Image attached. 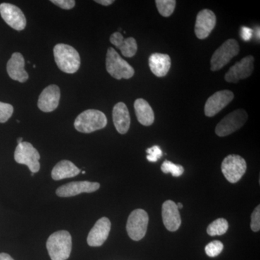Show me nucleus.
<instances>
[{"mask_svg": "<svg viewBox=\"0 0 260 260\" xmlns=\"http://www.w3.org/2000/svg\"><path fill=\"white\" fill-rule=\"evenodd\" d=\"M54 55L58 68L64 73L73 74L79 70V53L71 46L64 44H56L54 48Z\"/></svg>", "mask_w": 260, "mask_h": 260, "instance_id": "f257e3e1", "label": "nucleus"}, {"mask_svg": "<svg viewBox=\"0 0 260 260\" xmlns=\"http://www.w3.org/2000/svg\"><path fill=\"white\" fill-rule=\"evenodd\" d=\"M47 248L51 260H67L72 251V237L67 231L51 234L47 242Z\"/></svg>", "mask_w": 260, "mask_h": 260, "instance_id": "f03ea898", "label": "nucleus"}, {"mask_svg": "<svg viewBox=\"0 0 260 260\" xmlns=\"http://www.w3.org/2000/svg\"><path fill=\"white\" fill-rule=\"evenodd\" d=\"M75 128L82 133H91L104 129L107 125V118L102 112L88 109L75 119Z\"/></svg>", "mask_w": 260, "mask_h": 260, "instance_id": "7ed1b4c3", "label": "nucleus"}, {"mask_svg": "<svg viewBox=\"0 0 260 260\" xmlns=\"http://www.w3.org/2000/svg\"><path fill=\"white\" fill-rule=\"evenodd\" d=\"M106 68L109 74L116 80L129 79L135 74L133 67L123 59L113 48L108 49Z\"/></svg>", "mask_w": 260, "mask_h": 260, "instance_id": "20e7f679", "label": "nucleus"}, {"mask_svg": "<svg viewBox=\"0 0 260 260\" xmlns=\"http://www.w3.org/2000/svg\"><path fill=\"white\" fill-rule=\"evenodd\" d=\"M239 53V43L235 39H229L214 52L210 59V70L215 72L222 69Z\"/></svg>", "mask_w": 260, "mask_h": 260, "instance_id": "39448f33", "label": "nucleus"}, {"mask_svg": "<svg viewBox=\"0 0 260 260\" xmlns=\"http://www.w3.org/2000/svg\"><path fill=\"white\" fill-rule=\"evenodd\" d=\"M149 218L144 210L137 209L130 213L126 223V232L133 241L141 240L145 237L148 229Z\"/></svg>", "mask_w": 260, "mask_h": 260, "instance_id": "423d86ee", "label": "nucleus"}, {"mask_svg": "<svg viewBox=\"0 0 260 260\" xmlns=\"http://www.w3.org/2000/svg\"><path fill=\"white\" fill-rule=\"evenodd\" d=\"M14 158L18 164L27 166L31 173L36 174L40 170V154L28 142H23L15 149Z\"/></svg>", "mask_w": 260, "mask_h": 260, "instance_id": "0eeeda50", "label": "nucleus"}, {"mask_svg": "<svg viewBox=\"0 0 260 260\" xmlns=\"http://www.w3.org/2000/svg\"><path fill=\"white\" fill-rule=\"evenodd\" d=\"M247 113L244 109H237L228 114L217 124L215 134L225 137L242 128L247 121Z\"/></svg>", "mask_w": 260, "mask_h": 260, "instance_id": "6e6552de", "label": "nucleus"}, {"mask_svg": "<svg viewBox=\"0 0 260 260\" xmlns=\"http://www.w3.org/2000/svg\"><path fill=\"white\" fill-rule=\"evenodd\" d=\"M246 162L239 155H229L222 162V173L230 183L238 182L246 173Z\"/></svg>", "mask_w": 260, "mask_h": 260, "instance_id": "1a4fd4ad", "label": "nucleus"}, {"mask_svg": "<svg viewBox=\"0 0 260 260\" xmlns=\"http://www.w3.org/2000/svg\"><path fill=\"white\" fill-rule=\"evenodd\" d=\"M0 14L5 23L16 30H22L26 26V18L22 10L14 5L2 3Z\"/></svg>", "mask_w": 260, "mask_h": 260, "instance_id": "9d476101", "label": "nucleus"}, {"mask_svg": "<svg viewBox=\"0 0 260 260\" xmlns=\"http://www.w3.org/2000/svg\"><path fill=\"white\" fill-rule=\"evenodd\" d=\"M254 59L251 55L243 58L229 69L225 75L228 83H237L239 80L246 79L252 74Z\"/></svg>", "mask_w": 260, "mask_h": 260, "instance_id": "9b49d317", "label": "nucleus"}, {"mask_svg": "<svg viewBox=\"0 0 260 260\" xmlns=\"http://www.w3.org/2000/svg\"><path fill=\"white\" fill-rule=\"evenodd\" d=\"M234 99V94L231 90H223L216 92L205 103V115L208 117L216 115L222 109L227 107Z\"/></svg>", "mask_w": 260, "mask_h": 260, "instance_id": "f8f14e48", "label": "nucleus"}, {"mask_svg": "<svg viewBox=\"0 0 260 260\" xmlns=\"http://www.w3.org/2000/svg\"><path fill=\"white\" fill-rule=\"evenodd\" d=\"M100 188L98 182H90L88 181H73L59 186L56 191V194L60 198H70L81 193H91L97 191Z\"/></svg>", "mask_w": 260, "mask_h": 260, "instance_id": "ddd939ff", "label": "nucleus"}, {"mask_svg": "<svg viewBox=\"0 0 260 260\" xmlns=\"http://www.w3.org/2000/svg\"><path fill=\"white\" fill-rule=\"evenodd\" d=\"M216 25V16L210 10H201L197 15L194 31L199 39H205L209 37Z\"/></svg>", "mask_w": 260, "mask_h": 260, "instance_id": "4468645a", "label": "nucleus"}, {"mask_svg": "<svg viewBox=\"0 0 260 260\" xmlns=\"http://www.w3.org/2000/svg\"><path fill=\"white\" fill-rule=\"evenodd\" d=\"M111 226L112 223L109 218L103 217L99 219L89 232L87 238L88 245L93 247L103 245L109 237Z\"/></svg>", "mask_w": 260, "mask_h": 260, "instance_id": "2eb2a0df", "label": "nucleus"}, {"mask_svg": "<svg viewBox=\"0 0 260 260\" xmlns=\"http://www.w3.org/2000/svg\"><path fill=\"white\" fill-rule=\"evenodd\" d=\"M60 100V90L56 85L47 87L41 93L38 107L44 112H51L58 107Z\"/></svg>", "mask_w": 260, "mask_h": 260, "instance_id": "dca6fc26", "label": "nucleus"}, {"mask_svg": "<svg viewBox=\"0 0 260 260\" xmlns=\"http://www.w3.org/2000/svg\"><path fill=\"white\" fill-rule=\"evenodd\" d=\"M162 218L164 225L169 232H176L180 227V213L177 204L172 200H167L162 204Z\"/></svg>", "mask_w": 260, "mask_h": 260, "instance_id": "f3484780", "label": "nucleus"}, {"mask_svg": "<svg viewBox=\"0 0 260 260\" xmlns=\"http://www.w3.org/2000/svg\"><path fill=\"white\" fill-rule=\"evenodd\" d=\"M25 59L20 53L15 52L7 64V71L12 79L25 83L28 79V75L25 70Z\"/></svg>", "mask_w": 260, "mask_h": 260, "instance_id": "a211bd4d", "label": "nucleus"}, {"mask_svg": "<svg viewBox=\"0 0 260 260\" xmlns=\"http://www.w3.org/2000/svg\"><path fill=\"white\" fill-rule=\"evenodd\" d=\"M113 121L118 133L126 134L129 129L130 116L126 104L123 102L117 103L113 109Z\"/></svg>", "mask_w": 260, "mask_h": 260, "instance_id": "6ab92c4d", "label": "nucleus"}, {"mask_svg": "<svg viewBox=\"0 0 260 260\" xmlns=\"http://www.w3.org/2000/svg\"><path fill=\"white\" fill-rule=\"evenodd\" d=\"M110 42L121 51L125 57H133L138 51V44L133 37L124 39L121 32H115L111 36Z\"/></svg>", "mask_w": 260, "mask_h": 260, "instance_id": "aec40b11", "label": "nucleus"}, {"mask_svg": "<svg viewBox=\"0 0 260 260\" xmlns=\"http://www.w3.org/2000/svg\"><path fill=\"white\" fill-rule=\"evenodd\" d=\"M172 65L170 56L166 54L155 53L149 57V67L155 76L158 78L166 76Z\"/></svg>", "mask_w": 260, "mask_h": 260, "instance_id": "412c9836", "label": "nucleus"}, {"mask_svg": "<svg viewBox=\"0 0 260 260\" xmlns=\"http://www.w3.org/2000/svg\"><path fill=\"white\" fill-rule=\"evenodd\" d=\"M80 169H78L73 162L68 160H61L53 169L51 177L54 180L68 179L76 177L80 174Z\"/></svg>", "mask_w": 260, "mask_h": 260, "instance_id": "4be33fe9", "label": "nucleus"}, {"mask_svg": "<svg viewBox=\"0 0 260 260\" xmlns=\"http://www.w3.org/2000/svg\"><path fill=\"white\" fill-rule=\"evenodd\" d=\"M134 107L138 120L144 126H150L155 121V115L153 109L148 102L143 99H137L135 102Z\"/></svg>", "mask_w": 260, "mask_h": 260, "instance_id": "5701e85b", "label": "nucleus"}, {"mask_svg": "<svg viewBox=\"0 0 260 260\" xmlns=\"http://www.w3.org/2000/svg\"><path fill=\"white\" fill-rule=\"evenodd\" d=\"M229 229V223L225 219L218 218L214 220L208 225L207 233L211 237L221 236L225 234Z\"/></svg>", "mask_w": 260, "mask_h": 260, "instance_id": "b1692460", "label": "nucleus"}, {"mask_svg": "<svg viewBox=\"0 0 260 260\" xmlns=\"http://www.w3.org/2000/svg\"><path fill=\"white\" fill-rule=\"evenodd\" d=\"M155 4L162 16L169 17L174 13L177 2L175 0H156Z\"/></svg>", "mask_w": 260, "mask_h": 260, "instance_id": "393cba45", "label": "nucleus"}, {"mask_svg": "<svg viewBox=\"0 0 260 260\" xmlns=\"http://www.w3.org/2000/svg\"><path fill=\"white\" fill-rule=\"evenodd\" d=\"M161 171L164 174H172L173 177H179L184 174V169L182 166L177 165L174 162L165 160L162 162Z\"/></svg>", "mask_w": 260, "mask_h": 260, "instance_id": "a878e982", "label": "nucleus"}, {"mask_svg": "<svg viewBox=\"0 0 260 260\" xmlns=\"http://www.w3.org/2000/svg\"><path fill=\"white\" fill-rule=\"evenodd\" d=\"M223 250V243L217 240L209 243L205 248V253L210 257H215V256L219 255Z\"/></svg>", "mask_w": 260, "mask_h": 260, "instance_id": "bb28decb", "label": "nucleus"}, {"mask_svg": "<svg viewBox=\"0 0 260 260\" xmlns=\"http://www.w3.org/2000/svg\"><path fill=\"white\" fill-rule=\"evenodd\" d=\"M13 107L9 104L0 102V123H5L13 114Z\"/></svg>", "mask_w": 260, "mask_h": 260, "instance_id": "cd10ccee", "label": "nucleus"}, {"mask_svg": "<svg viewBox=\"0 0 260 260\" xmlns=\"http://www.w3.org/2000/svg\"><path fill=\"white\" fill-rule=\"evenodd\" d=\"M146 152L148 154L147 159L150 162H156L162 155L161 149L158 145H154L151 148L147 149Z\"/></svg>", "mask_w": 260, "mask_h": 260, "instance_id": "c85d7f7f", "label": "nucleus"}, {"mask_svg": "<svg viewBox=\"0 0 260 260\" xmlns=\"http://www.w3.org/2000/svg\"><path fill=\"white\" fill-rule=\"evenodd\" d=\"M251 229L254 232L260 230V206L257 205L251 215Z\"/></svg>", "mask_w": 260, "mask_h": 260, "instance_id": "c756f323", "label": "nucleus"}, {"mask_svg": "<svg viewBox=\"0 0 260 260\" xmlns=\"http://www.w3.org/2000/svg\"><path fill=\"white\" fill-rule=\"evenodd\" d=\"M51 3L57 5L59 8L64 10H70L74 8L75 1L74 0H51Z\"/></svg>", "mask_w": 260, "mask_h": 260, "instance_id": "7c9ffc66", "label": "nucleus"}, {"mask_svg": "<svg viewBox=\"0 0 260 260\" xmlns=\"http://www.w3.org/2000/svg\"><path fill=\"white\" fill-rule=\"evenodd\" d=\"M253 30L248 27L243 26L241 28L240 35L242 37L243 40L248 42L250 40L252 37Z\"/></svg>", "mask_w": 260, "mask_h": 260, "instance_id": "2f4dec72", "label": "nucleus"}, {"mask_svg": "<svg viewBox=\"0 0 260 260\" xmlns=\"http://www.w3.org/2000/svg\"><path fill=\"white\" fill-rule=\"evenodd\" d=\"M95 2L99 3V4L104 5V6H109V5H111L114 3L113 0H96Z\"/></svg>", "mask_w": 260, "mask_h": 260, "instance_id": "473e14b6", "label": "nucleus"}, {"mask_svg": "<svg viewBox=\"0 0 260 260\" xmlns=\"http://www.w3.org/2000/svg\"><path fill=\"white\" fill-rule=\"evenodd\" d=\"M0 260H14L8 254L1 253L0 254Z\"/></svg>", "mask_w": 260, "mask_h": 260, "instance_id": "72a5a7b5", "label": "nucleus"}, {"mask_svg": "<svg viewBox=\"0 0 260 260\" xmlns=\"http://www.w3.org/2000/svg\"><path fill=\"white\" fill-rule=\"evenodd\" d=\"M23 138H19L18 140H17V142H18V145L20 144V143H23Z\"/></svg>", "mask_w": 260, "mask_h": 260, "instance_id": "f704fd0d", "label": "nucleus"}, {"mask_svg": "<svg viewBox=\"0 0 260 260\" xmlns=\"http://www.w3.org/2000/svg\"><path fill=\"white\" fill-rule=\"evenodd\" d=\"M177 205L178 209H181V208H183V205L181 204V203H178V204H177Z\"/></svg>", "mask_w": 260, "mask_h": 260, "instance_id": "c9c22d12", "label": "nucleus"}, {"mask_svg": "<svg viewBox=\"0 0 260 260\" xmlns=\"http://www.w3.org/2000/svg\"><path fill=\"white\" fill-rule=\"evenodd\" d=\"M82 173H83V174H85V171H83V172H82Z\"/></svg>", "mask_w": 260, "mask_h": 260, "instance_id": "e433bc0d", "label": "nucleus"}]
</instances>
